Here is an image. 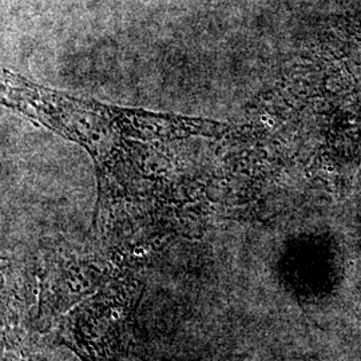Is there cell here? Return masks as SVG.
<instances>
[{
	"label": "cell",
	"instance_id": "6da1fadb",
	"mask_svg": "<svg viewBox=\"0 0 361 361\" xmlns=\"http://www.w3.org/2000/svg\"><path fill=\"white\" fill-rule=\"evenodd\" d=\"M6 90L7 98L23 113L82 143L102 162L113 161V154L128 152V145L176 135L174 122L165 123L152 114L114 111L101 104L47 92L16 79L7 80Z\"/></svg>",
	"mask_w": 361,
	"mask_h": 361
}]
</instances>
